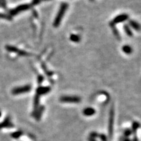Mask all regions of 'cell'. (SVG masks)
<instances>
[{
	"label": "cell",
	"instance_id": "obj_5",
	"mask_svg": "<svg viewBox=\"0 0 141 141\" xmlns=\"http://www.w3.org/2000/svg\"><path fill=\"white\" fill-rule=\"evenodd\" d=\"M59 100L63 103H79L81 101V98L78 96L65 95L61 96Z\"/></svg>",
	"mask_w": 141,
	"mask_h": 141
},
{
	"label": "cell",
	"instance_id": "obj_19",
	"mask_svg": "<svg viewBox=\"0 0 141 141\" xmlns=\"http://www.w3.org/2000/svg\"><path fill=\"white\" fill-rule=\"evenodd\" d=\"M70 40L72 42H78L80 41V37H79L78 35L76 34H72L70 35Z\"/></svg>",
	"mask_w": 141,
	"mask_h": 141
},
{
	"label": "cell",
	"instance_id": "obj_24",
	"mask_svg": "<svg viewBox=\"0 0 141 141\" xmlns=\"http://www.w3.org/2000/svg\"><path fill=\"white\" fill-rule=\"evenodd\" d=\"M42 1V0H32V1L31 4L30 5H35L38 4L40 3V2Z\"/></svg>",
	"mask_w": 141,
	"mask_h": 141
},
{
	"label": "cell",
	"instance_id": "obj_4",
	"mask_svg": "<svg viewBox=\"0 0 141 141\" xmlns=\"http://www.w3.org/2000/svg\"><path fill=\"white\" fill-rule=\"evenodd\" d=\"M32 87L30 85H25L24 86L15 87L12 89V94L14 95H20L31 91Z\"/></svg>",
	"mask_w": 141,
	"mask_h": 141
},
{
	"label": "cell",
	"instance_id": "obj_17",
	"mask_svg": "<svg viewBox=\"0 0 141 141\" xmlns=\"http://www.w3.org/2000/svg\"><path fill=\"white\" fill-rule=\"evenodd\" d=\"M110 26H111V28H112L113 32H114V35H115V37H116L118 39H120V34H119V32L118 31V29H117L116 28V27H115V25L114 24H112L111 22V23H110Z\"/></svg>",
	"mask_w": 141,
	"mask_h": 141
},
{
	"label": "cell",
	"instance_id": "obj_28",
	"mask_svg": "<svg viewBox=\"0 0 141 141\" xmlns=\"http://www.w3.org/2000/svg\"><path fill=\"white\" fill-rule=\"evenodd\" d=\"M1 115H2V113H1V111H0V117L1 116Z\"/></svg>",
	"mask_w": 141,
	"mask_h": 141
},
{
	"label": "cell",
	"instance_id": "obj_10",
	"mask_svg": "<svg viewBox=\"0 0 141 141\" xmlns=\"http://www.w3.org/2000/svg\"><path fill=\"white\" fill-rule=\"evenodd\" d=\"M51 91V88L49 86H39L37 88L36 94L39 95H45Z\"/></svg>",
	"mask_w": 141,
	"mask_h": 141
},
{
	"label": "cell",
	"instance_id": "obj_15",
	"mask_svg": "<svg viewBox=\"0 0 141 141\" xmlns=\"http://www.w3.org/2000/svg\"><path fill=\"white\" fill-rule=\"evenodd\" d=\"M122 51L125 53L126 54H131L132 52V48L131 47V46L128 45H124L122 47Z\"/></svg>",
	"mask_w": 141,
	"mask_h": 141
},
{
	"label": "cell",
	"instance_id": "obj_2",
	"mask_svg": "<svg viewBox=\"0 0 141 141\" xmlns=\"http://www.w3.org/2000/svg\"><path fill=\"white\" fill-rule=\"evenodd\" d=\"M114 120H115V112L114 107H111L110 115H109L108 121V134L109 138L111 139H112L113 135H114Z\"/></svg>",
	"mask_w": 141,
	"mask_h": 141
},
{
	"label": "cell",
	"instance_id": "obj_8",
	"mask_svg": "<svg viewBox=\"0 0 141 141\" xmlns=\"http://www.w3.org/2000/svg\"><path fill=\"white\" fill-rule=\"evenodd\" d=\"M128 19H129L128 15L126 14H121L116 16V17L113 19V21L111 22V23L114 24V25H115L116 24L123 23V22L128 20Z\"/></svg>",
	"mask_w": 141,
	"mask_h": 141
},
{
	"label": "cell",
	"instance_id": "obj_14",
	"mask_svg": "<svg viewBox=\"0 0 141 141\" xmlns=\"http://www.w3.org/2000/svg\"><path fill=\"white\" fill-rule=\"evenodd\" d=\"M23 132H22L21 131H17L11 134V138H13V139H18L20 138V137L23 135Z\"/></svg>",
	"mask_w": 141,
	"mask_h": 141
},
{
	"label": "cell",
	"instance_id": "obj_29",
	"mask_svg": "<svg viewBox=\"0 0 141 141\" xmlns=\"http://www.w3.org/2000/svg\"><path fill=\"white\" fill-rule=\"evenodd\" d=\"M42 1H49V0H42Z\"/></svg>",
	"mask_w": 141,
	"mask_h": 141
},
{
	"label": "cell",
	"instance_id": "obj_7",
	"mask_svg": "<svg viewBox=\"0 0 141 141\" xmlns=\"http://www.w3.org/2000/svg\"><path fill=\"white\" fill-rule=\"evenodd\" d=\"M14 126L11 121L10 116H7L2 122L0 123V129L4 128H13Z\"/></svg>",
	"mask_w": 141,
	"mask_h": 141
},
{
	"label": "cell",
	"instance_id": "obj_12",
	"mask_svg": "<svg viewBox=\"0 0 141 141\" xmlns=\"http://www.w3.org/2000/svg\"><path fill=\"white\" fill-rule=\"evenodd\" d=\"M83 114L86 116H91L95 114L96 111L92 107H87L83 110Z\"/></svg>",
	"mask_w": 141,
	"mask_h": 141
},
{
	"label": "cell",
	"instance_id": "obj_1",
	"mask_svg": "<svg viewBox=\"0 0 141 141\" xmlns=\"http://www.w3.org/2000/svg\"><path fill=\"white\" fill-rule=\"evenodd\" d=\"M68 4L67 3H62L60 5L59 11L58 12L57 15L55 17L54 21L53 23V25L54 27H58L60 25L61 21L62 20L65 13H66L68 8Z\"/></svg>",
	"mask_w": 141,
	"mask_h": 141
},
{
	"label": "cell",
	"instance_id": "obj_26",
	"mask_svg": "<svg viewBox=\"0 0 141 141\" xmlns=\"http://www.w3.org/2000/svg\"><path fill=\"white\" fill-rule=\"evenodd\" d=\"M88 141H97L96 139L91 138V137H89V138H88Z\"/></svg>",
	"mask_w": 141,
	"mask_h": 141
},
{
	"label": "cell",
	"instance_id": "obj_16",
	"mask_svg": "<svg viewBox=\"0 0 141 141\" xmlns=\"http://www.w3.org/2000/svg\"><path fill=\"white\" fill-rule=\"evenodd\" d=\"M124 29L125 32L126 34L127 35H128L129 37H132L133 35V33L132 31V29H131V27L129 26L128 25L125 24L124 25Z\"/></svg>",
	"mask_w": 141,
	"mask_h": 141
},
{
	"label": "cell",
	"instance_id": "obj_6",
	"mask_svg": "<svg viewBox=\"0 0 141 141\" xmlns=\"http://www.w3.org/2000/svg\"><path fill=\"white\" fill-rule=\"evenodd\" d=\"M5 49H7L8 52L17 53L18 55H21V56H25V55H28V53L27 52H25V51L21 50V49H18L16 47L11 46V45H6Z\"/></svg>",
	"mask_w": 141,
	"mask_h": 141
},
{
	"label": "cell",
	"instance_id": "obj_21",
	"mask_svg": "<svg viewBox=\"0 0 141 141\" xmlns=\"http://www.w3.org/2000/svg\"><path fill=\"white\" fill-rule=\"evenodd\" d=\"M132 134V130L130 129H125V131H124V136L125 137H126V138H129Z\"/></svg>",
	"mask_w": 141,
	"mask_h": 141
},
{
	"label": "cell",
	"instance_id": "obj_27",
	"mask_svg": "<svg viewBox=\"0 0 141 141\" xmlns=\"http://www.w3.org/2000/svg\"><path fill=\"white\" fill-rule=\"evenodd\" d=\"M123 141H132V140H131V139L129 138H126V137H125V138L123 139Z\"/></svg>",
	"mask_w": 141,
	"mask_h": 141
},
{
	"label": "cell",
	"instance_id": "obj_18",
	"mask_svg": "<svg viewBox=\"0 0 141 141\" xmlns=\"http://www.w3.org/2000/svg\"><path fill=\"white\" fill-rule=\"evenodd\" d=\"M140 127V124L138 122H134L132 124V134H136L137 130Z\"/></svg>",
	"mask_w": 141,
	"mask_h": 141
},
{
	"label": "cell",
	"instance_id": "obj_13",
	"mask_svg": "<svg viewBox=\"0 0 141 141\" xmlns=\"http://www.w3.org/2000/svg\"><path fill=\"white\" fill-rule=\"evenodd\" d=\"M129 25L130 27L132 28L135 30L139 31L140 29V25L135 21L129 20Z\"/></svg>",
	"mask_w": 141,
	"mask_h": 141
},
{
	"label": "cell",
	"instance_id": "obj_30",
	"mask_svg": "<svg viewBox=\"0 0 141 141\" xmlns=\"http://www.w3.org/2000/svg\"><path fill=\"white\" fill-rule=\"evenodd\" d=\"M91 1H92V0H91Z\"/></svg>",
	"mask_w": 141,
	"mask_h": 141
},
{
	"label": "cell",
	"instance_id": "obj_25",
	"mask_svg": "<svg viewBox=\"0 0 141 141\" xmlns=\"http://www.w3.org/2000/svg\"><path fill=\"white\" fill-rule=\"evenodd\" d=\"M44 81V77L42 76H39L38 77V82L39 84H41Z\"/></svg>",
	"mask_w": 141,
	"mask_h": 141
},
{
	"label": "cell",
	"instance_id": "obj_23",
	"mask_svg": "<svg viewBox=\"0 0 141 141\" xmlns=\"http://www.w3.org/2000/svg\"><path fill=\"white\" fill-rule=\"evenodd\" d=\"M0 7L6 8V0H0Z\"/></svg>",
	"mask_w": 141,
	"mask_h": 141
},
{
	"label": "cell",
	"instance_id": "obj_3",
	"mask_svg": "<svg viewBox=\"0 0 141 141\" xmlns=\"http://www.w3.org/2000/svg\"><path fill=\"white\" fill-rule=\"evenodd\" d=\"M31 5L29 4H22L19 6H18L15 8L12 9L11 10L8 11V14L10 15L11 17L12 16H15L18 14L19 13H21V12L25 11L30 8Z\"/></svg>",
	"mask_w": 141,
	"mask_h": 141
},
{
	"label": "cell",
	"instance_id": "obj_9",
	"mask_svg": "<svg viewBox=\"0 0 141 141\" xmlns=\"http://www.w3.org/2000/svg\"><path fill=\"white\" fill-rule=\"evenodd\" d=\"M39 102H40V96L37 94H35L34 99V108L32 113V115L34 116L35 112H37L39 106Z\"/></svg>",
	"mask_w": 141,
	"mask_h": 141
},
{
	"label": "cell",
	"instance_id": "obj_11",
	"mask_svg": "<svg viewBox=\"0 0 141 141\" xmlns=\"http://www.w3.org/2000/svg\"><path fill=\"white\" fill-rule=\"evenodd\" d=\"M45 111V106H39L37 112H35V115L34 116L35 117V120L37 121H39L41 120L42 115L43 114L44 112Z\"/></svg>",
	"mask_w": 141,
	"mask_h": 141
},
{
	"label": "cell",
	"instance_id": "obj_20",
	"mask_svg": "<svg viewBox=\"0 0 141 141\" xmlns=\"http://www.w3.org/2000/svg\"><path fill=\"white\" fill-rule=\"evenodd\" d=\"M0 18L7 19V20H9V21H11L12 19H13V17H12L10 15L7 14L0 13Z\"/></svg>",
	"mask_w": 141,
	"mask_h": 141
},
{
	"label": "cell",
	"instance_id": "obj_22",
	"mask_svg": "<svg viewBox=\"0 0 141 141\" xmlns=\"http://www.w3.org/2000/svg\"><path fill=\"white\" fill-rule=\"evenodd\" d=\"M98 136H99V134L96 132H92L90 133V134H89V137H91V138H93L95 139L98 138Z\"/></svg>",
	"mask_w": 141,
	"mask_h": 141
}]
</instances>
